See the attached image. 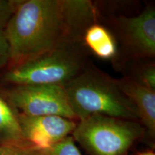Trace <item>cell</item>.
<instances>
[{
	"label": "cell",
	"mask_w": 155,
	"mask_h": 155,
	"mask_svg": "<svg viewBox=\"0 0 155 155\" xmlns=\"http://www.w3.org/2000/svg\"><path fill=\"white\" fill-rule=\"evenodd\" d=\"M97 22L95 4L88 0L16 1L4 33L13 66L73 42Z\"/></svg>",
	"instance_id": "6da1fadb"
},
{
	"label": "cell",
	"mask_w": 155,
	"mask_h": 155,
	"mask_svg": "<svg viewBox=\"0 0 155 155\" xmlns=\"http://www.w3.org/2000/svg\"><path fill=\"white\" fill-rule=\"evenodd\" d=\"M64 88L77 121L98 114L139 122L137 108L121 90L117 79L96 68L87 65Z\"/></svg>",
	"instance_id": "7a4b0ae2"
},
{
	"label": "cell",
	"mask_w": 155,
	"mask_h": 155,
	"mask_svg": "<svg viewBox=\"0 0 155 155\" xmlns=\"http://www.w3.org/2000/svg\"><path fill=\"white\" fill-rule=\"evenodd\" d=\"M88 50L83 42H68L12 66L3 80L15 86L52 85L64 87L84 70Z\"/></svg>",
	"instance_id": "3957f363"
},
{
	"label": "cell",
	"mask_w": 155,
	"mask_h": 155,
	"mask_svg": "<svg viewBox=\"0 0 155 155\" xmlns=\"http://www.w3.org/2000/svg\"><path fill=\"white\" fill-rule=\"evenodd\" d=\"M71 136L89 155H128L144 129L138 121L95 114L78 121Z\"/></svg>",
	"instance_id": "277c9868"
},
{
	"label": "cell",
	"mask_w": 155,
	"mask_h": 155,
	"mask_svg": "<svg viewBox=\"0 0 155 155\" xmlns=\"http://www.w3.org/2000/svg\"><path fill=\"white\" fill-rule=\"evenodd\" d=\"M7 99L19 114L28 116H60L75 120L63 86L52 85L15 86Z\"/></svg>",
	"instance_id": "5b68a950"
},
{
	"label": "cell",
	"mask_w": 155,
	"mask_h": 155,
	"mask_svg": "<svg viewBox=\"0 0 155 155\" xmlns=\"http://www.w3.org/2000/svg\"><path fill=\"white\" fill-rule=\"evenodd\" d=\"M116 40L131 59L152 58L155 55V9L149 6L134 17L121 15L112 20Z\"/></svg>",
	"instance_id": "8992f818"
},
{
	"label": "cell",
	"mask_w": 155,
	"mask_h": 155,
	"mask_svg": "<svg viewBox=\"0 0 155 155\" xmlns=\"http://www.w3.org/2000/svg\"><path fill=\"white\" fill-rule=\"evenodd\" d=\"M22 134L29 146L45 148L72 135L78 121L60 116H28L19 113Z\"/></svg>",
	"instance_id": "52a82bcc"
},
{
	"label": "cell",
	"mask_w": 155,
	"mask_h": 155,
	"mask_svg": "<svg viewBox=\"0 0 155 155\" xmlns=\"http://www.w3.org/2000/svg\"><path fill=\"white\" fill-rule=\"evenodd\" d=\"M121 90L138 111L139 122L144 129V137L154 141L155 137V91L136 82L129 77L117 79Z\"/></svg>",
	"instance_id": "ba28073f"
},
{
	"label": "cell",
	"mask_w": 155,
	"mask_h": 155,
	"mask_svg": "<svg viewBox=\"0 0 155 155\" xmlns=\"http://www.w3.org/2000/svg\"><path fill=\"white\" fill-rule=\"evenodd\" d=\"M83 42L86 47L97 57L111 60L117 55V41L108 29L98 22L89 26L85 31Z\"/></svg>",
	"instance_id": "9c48e42d"
},
{
	"label": "cell",
	"mask_w": 155,
	"mask_h": 155,
	"mask_svg": "<svg viewBox=\"0 0 155 155\" xmlns=\"http://www.w3.org/2000/svg\"><path fill=\"white\" fill-rule=\"evenodd\" d=\"M28 145L23 137L19 113L0 95V146Z\"/></svg>",
	"instance_id": "30bf717a"
},
{
	"label": "cell",
	"mask_w": 155,
	"mask_h": 155,
	"mask_svg": "<svg viewBox=\"0 0 155 155\" xmlns=\"http://www.w3.org/2000/svg\"><path fill=\"white\" fill-rule=\"evenodd\" d=\"M25 148L27 155H81L72 136L45 148H36L29 145L25 146Z\"/></svg>",
	"instance_id": "8fae6325"
},
{
	"label": "cell",
	"mask_w": 155,
	"mask_h": 155,
	"mask_svg": "<svg viewBox=\"0 0 155 155\" xmlns=\"http://www.w3.org/2000/svg\"><path fill=\"white\" fill-rule=\"evenodd\" d=\"M132 69L129 78L151 90L155 91V65L154 62L139 64Z\"/></svg>",
	"instance_id": "7c38bea8"
},
{
	"label": "cell",
	"mask_w": 155,
	"mask_h": 155,
	"mask_svg": "<svg viewBox=\"0 0 155 155\" xmlns=\"http://www.w3.org/2000/svg\"><path fill=\"white\" fill-rule=\"evenodd\" d=\"M16 1L0 0V30L5 28L14 12Z\"/></svg>",
	"instance_id": "4fadbf2b"
},
{
	"label": "cell",
	"mask_w": 155,
	"mask_h": 155,
	"mask_svg": "<svg viewBox=\"0 0 155 155\" xmlns=\"http://www.w3.org/2000/svg\"><path fill=\"white\" fill-rule=\"evenodd\" d=\"M9 61L8 42L3 31L0 30V67Z\"/></svg>",
	"instance_id": "5bb4252c"
},
{
	"label": "cell",
	"mask_w": 155,
	"mask_h": 155,
	"mask_svg": "<svg viewBox=\"0 0 155 155\" xmlns=\"http://www.w3.org/2000/svg\"><path fill=\"white\" fill-rule=\"evenodd\" d=\"M0 155H27L25 146L2 145L0 146Z\"/></svg>",
	"instance_id": "9a60e30c"
},
{
	"label": "cell",
	"mask_w": 155,
	"mask_h": 155,
	"mask_svg": "<svg viewBox=\"0 0 155 155\" xmlns=\"http://www.w3.org/2000/svg\"><path fill=\"white\" fill-rule=\"evenodd\" d=\"M137 155H155V154L153 152H152V151H147V152L139 153V154Z\"/></svg>",
	"instance_id": "2e32d148"
}]
</instances>
